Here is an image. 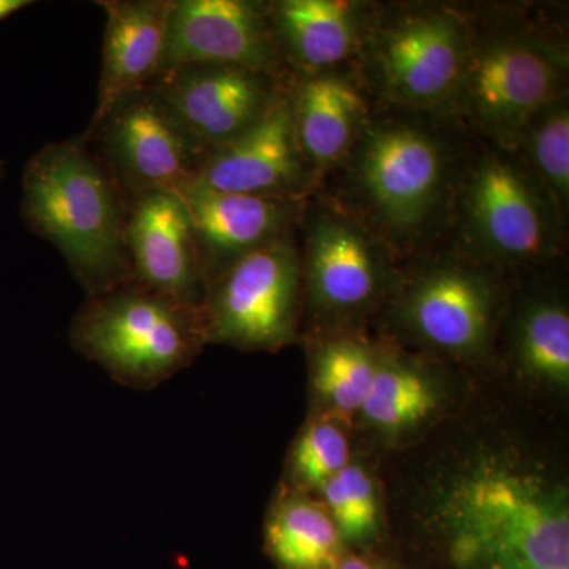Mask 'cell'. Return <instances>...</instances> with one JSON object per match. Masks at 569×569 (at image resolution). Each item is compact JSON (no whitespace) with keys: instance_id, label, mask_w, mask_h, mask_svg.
<instances>
[{"instance_id":"6da1fadb","label":"cell","mask_w":569,"mask_h":569,"mask_svg":"<svg viewBox=\"0 0 569 569\" xmlns=\"http://www.w3.org/2000/svg\"><path fill=\"white\" fill-rule=\"evenodd\" d=\"M426 518L456 569H569L568 490L512 449L468 455L433 490Z\"/></svg>"},{"instance_id":"7a4b0ae2","label":"cell","mask_w":569,"mask_h":569,"mask_svg":"<svg viewBox=\"0 0 569 569\" xmlns=\"http://www.w3.org/2000/svg\"><path fill=\"white\" fill-rule=\"evenodd\" d=\"M417 116L370 112L343 162L348 197L337 206L391 250H411L451 219L463 162L448 132Z\"/></svg>"},{"instance_id":"3957f363","label":"cell","mask_w":569,"mask_h":569,"mask_svg":"<svg viewBox=\"0 0 569 569\" xmlns=\"http://www.w3.org/2000/svg\"><path fill=\"white\" fill-rule=\"evenodd\" d=\"M22 217L50 241L89 296L132 282L127 201L86 140L52 142L22 174Z\"/></svg>"},{"instance_id":"277c9868","label":"cell","mask_w":569,"mask_h":569,"mask_svg":"<svg viewBox=\"0 0 569 569\" xmlns=\"http://www.w3.org/2000/svg\"><path fill=\"white\" fill-rule=\"evenodd\" d=\"M78 353L133 389H153L181 372L206 343L201 310L129 282L89 296L70 328Z\"/></svg>"},{"instance_id":"5b68a950","label":"cell","mask_w":569,"mask_h":569,"mask_svg":"<svg viewBox=\"0 0 569 569\" xmlns=\"http://www.w3.org/2000/svg\"><path fill=\"white\" fill-rule=\"evenodd\" d=\"M451 220L460 249L496 268L545 263L561 246L559 208L518 153L493 142L463 162Z\"/></svg>"},{"instance_id":"8992f818","label":"cell","mask_w":569,"mask_h":569,"mask_svg":"<svg viewBox=\"0 0 569 569\" xmlns=\"http://www.w3.org/2000/svg\"><path fill=\"white\" fill-rule=\"evenodd\" d=\"M563 44L529 26L477 29L449 112L501 148L515 149L531 119L561 99L567 86Z\"/></svg>"},{"instance_id":"52a82bcc","label":"cell","mask_w":569,"mask_h":569,"mask_svg":"<svg viewBox=\"0 0 569 569\" xmlns=\"http://www.w3.org/2000/svg\"><path fill=\"white\" fill-rule=\"evenodd\" d=\"M473 21L452 7H407L367 18L361 56L385 103L448 112L462 81Z\"/></svg>"},{"instance_id":"ba28073f","label":"cell","mask_w":569,"mask_h":569,"mask_svg":"<svg viewBox=\"0 0 569 569\" xmlns=\"http://www.w3.org/2000/svg\"><path fill=\"white\" fill-rule=\"evenodd\" d=\"M301 301V250L288 231L208 284L201 307L206 343L279 350L296 339Z\"/></svg>"},{"instance_id":"9c48e42d","label":"cell","mask_w":569,"mask_h":569,"mask_svg":"<svg viewBox=\"0 0 569 569\" xmlns=\"http://www.w3.org/2000/svg\"><path fill=\"white\" fill-rule=\"evenodd\" d=\"M493 268L463 250L436 258L403 284L400 323L426 347L452 358L488 353L501 301Z\"/></svg>"},{"instance_id":"30bf717a","label":"cell","mask_w":569,"mask_h":569,"mask_svg":"<svg viewBox=\"0 0 569 569\" xmlns=\"http://www.w3.org/2000/svg\"><path fill=\"white\" fill-rule=\"evenodd\" d=\"M92 129L97 159L127 203L146 193L181 192L204 157L151 86L123 96Z\"/></svg>"},{"instance_id":"8fae6325","label":"cell","mask_w":569,"mask_h":569,"mask_svg":"<svg viewBox=\"0 0 569 569\" xmlns=\"http://www.w3.org/2000/svg\"><path fill=\"white\" fill-rule=\"evenodd\" d=\"M392 253L365 223L336 203L307 217L302 295L317 317L348 320L373 307L392 282Z\"/></svg>"},{"instance_id":"7c38bea8","label":"cell","mask_w":569,"mask_h":569,"mask_svg":"<svg viewBox=\"0 0 569 569\" xmlns=\"http://www.w3.org/2000/svg\"><path fill=\"white\" fill-rule=\"evenodd\" d=\"M148 86L203 153L247 132L282 92L272 74L203 63L164 70Z\"/></svg>"},{"instance_id":"4fadbf2b","label":"cell","mask_w":569,"mask_h":569,"mask_svg":"<svg viewBox=\"0 0 569 569\" xmlns=\"http://www.w3.org/2000/svg\"><path fill=\"white\" fill-rule=\"evenodd\" d=\"M198 63L279 78L283 58L266 7L246 0H171L162 71Z\"/></svg>"},{"instance_id":"5bb4252c","label":"cell","mask_w":569,"mask_h":569,"mask_svg":"<svg viewBox=\"0 0 569 569\" xmlns=\"http://www.w3.org/2000/svg\"><path fill=\"white\" fill-rule=\"evenodd\" d=\"M190 183L219 192L305 198L313 178L296 141L290 92L282 89L247 132L206 152Z\"/></svg>"},{"instance_id":"9a60e30c","label":"cell","mask_w":569,"mask_h":569,"mask_svg":"<svg viewBox=\"0 0 569 569\" xmlns=\"http://www.w3.org/2000/svg\"><path fill=\"white\" fill-rule=\"evenodd\" d=\"M123 236L132 282L201 310L208 282L181 193L151 192L129 201Z\"/></svg>"},{"instance_id":"2e32d148","label":"cell","mask_w":569,"mask_h":569,"mask_svg":"<svg viewBox=\"0 0 569 569\" xmlns=\"http://www.w3.org/2000/svg\"><path fill=\"white\" fill-rule=\"evenodd\" d=\"M179 193L189 209L208 284L239 258L293 231L306 211L305 198L219 192L197 183Z\"/></svg>"},{"instance_id":"e0dca14e","label":"cell","mask_w":569,"mask_h":569,"mask_svg":"<svg viewBox=\"0 0 569 569\" xmlns=\"http://www.w3.org/2000/svg\"><path fill=\"white\" fill-rule=\"evenodd\" d=\"M290 100L296 141L316 186L353 148L369 119V103L361 86L337 71L306 74Z\"/></svg>"},{"instance_id":"ac0fdd59","label":"cell","mask_w":569,"mask_h":569,"mask_svg":"<svg viewBox=\"0 0 569 569\" xmlns=\"http://www.w3.org/2000/svg\"><path fill=\"white\" fill-rule=\"evenodd\" d=\"M102 73L96 119L162 71L171 0H104Z\"/></svg>"},{"instance_id":"d6986e66","label":"cell","mask_w":569,"mask_h":569,"mask_svg":"<svg viewBox=\"0 0 569 569\" xmlns=\"http://www.w3.org/2000/svg\"><path fill=\"white\" fill-rule=\"evenodd\" d=\"M282 58L306 74L329 73L361 52L366 7L342 0H280L266 7Z\"/></svg>"},{"instance_id":"ffe728a7","label":"cell","mask_w":569,"mask_h":569,"mask_svg":"<svg viewBox=\"0 0 569 569\" xmlns=\"http://www.w3.org/2000/svg\"><path fill=\"white\" fill-rule=\"evenodd\" d=\"M264 546L279 569H337L343 541L323 505L284 488L269 509Z\"/></svg>"},{"instance_id":"44dd1931","label":"cell","mask_w":569,"mask_h":569,"mask_svg":"<svg viewBox=\"0 0 569 569\" xmlns=\"http://www.w3.org/2000/svg\"><path fill=\"white\" fill-rule=\"evenodd\" d=\"M440 406L437 383L421 367L378 351L372 388L361 415L385 436H400L425 425Z\"/></svg>"},{"instance_id":"7402d4cb","label":"cell","mask_w":569,"mask_h":569,"mask_svg":"<svg viewBox=\"0 0 569 569\" xmlns=\"http://www.w3.org/2000/svg\"><path fill=\"white\" fill-rule=\"evenodd\" d=\"M512 356L520 372L538 387H569V313L560 301L542 298L522 307L512 332Z\"/></svg>"},{"instance_id":"603a6c76","label":"cell","mask_w":569,"mask_h":569,"mask_svg":"<svg viewBox=\"0 0 569 569\" xmlns=\"http://www.w3.org/2000/svg\"><path fill=\"white\" fill-rule=\"evenodd\" d=\"M378 367V351L355 337H336L317 347L312 387L335 417L359 413Z\"/></svg>"},{"instance_id":"cb8c5ba5","label":"cell","mask_w":569,"mask_h":569,"mask_svg":"<svg viewBox=\"0 0 569 569\" xmlns=\"http://www.w3.org/2000/svg\"><path fill=\"white\" fill-rule=\"evenodd\" d=\"M545 187L561 216L569 201V108L567 97L538 112L520 133L515 149Z\"/></svg>"},{"instance_id":"d4e9b609","label":"cell","mask_w":569,"mask_h":569,"mask_svg":"<svg viewBox=\"0 0 569 569\" xmlns=\"http://www.w3.org/2000/svg\"><path fill=\"white\" fill-rule=\"evenodd\" d=\"M350 463V440L339 417L313 419L296 438L287 463V486L296 492L318 490Z\"/></svg>"},{"instance_id":"484cf974","label":"cell","mask_w":569,"mask_h":569,"mask_svg":"<svg viewBox=\"0 0 569 569\" xmlns=\"http://www.w3.org/2000/svg\"><path fill=\"white\" fill-rule=\"evenodd\" d=\"M342 541L366 545L380 530V500L369 471L350 462L318 489Z\"/></svg>"},{"instance_id":"4316f807","label":"cell","mask_w":569,"mask_h":569,"mask_svg":"<svg viewBox=\"0 0 569 569\" xmlns=\"http://www.w3.org/2000/svg\"><path fill=\"white\" fill-rule=\"evenodd\" d=\"M337 569H389L376 560L366 559V557L353 556V553H343Z\"/></svg>"},{"instance_id":"83f0119b","label":"cell","mask_w":569,"mask_h":569,"mask_svg":"<svg viewBox=\"0 0 569 569\" xmlns=\"http://www.w3.org/2000/svg\"><path fill=\"white\" fill-rule=\"evenodd\" d=\"M32 6L31 0H0V21L7 20L11 14Z\"/></svg>"}]
</instances>
